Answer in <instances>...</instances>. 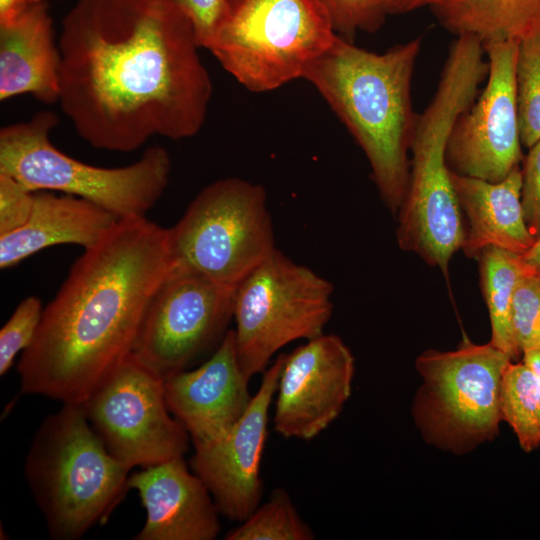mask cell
<instances>
[{"instance_id":"cell-1","label":"cell","mask_w":540,"mask_h":540,"mask_svg":"<svg viewBox=\"0 0 540 540\" xmlns=\"http://www.w3.org/2000/svg\"><path fill=\"white\" fill-rule=\"evenodd\" d=\"M58 46V103L94 148L131 152L204 125L212 82L193 25L173 0H77Z\"/></svg>"},{"instance_id":"cell-2","label":"cell","mask_w":540,"mask_h":540,"mask_svg":"<svg viewBox=\"0 0 540 540\" xmlns=\"http://www.w3.org/2000/svg\"><path fill=\"white\" fill-rule=\"evenodd\" d=\"M173 269L169 228L119 219L74 261L17 365L21 392L82 405L132 354Z\"/></svg>"},{"instance_id":"cell-3","label":"cell","mask_w":540,"mask_h":540,"mask_svg":"<svg viewBox=\"0 0 540 540\" xmlns=\"http://www.w3.org/2000/svg\"><path fill=\"white\" fill-rule=\"evenodd\" d=\"M421 38L383 53L337 35L304 73L364 152L381 199L393 215L409 182V152L418 115L411 83Z\"/></svg>"},{"instance_id":"cell-4","label":"cell","mask_w":540,"mask_h":540,"mask_svg":"<svg viewBox=\"0 0 540 540\" xmlns=\"http://www.w3.org/2000/svg\"><path fill=\"white\" fill-rule=\"evenodd\" d=\"M484 55L483 43L472 35H458L451 43L434 96L417 117L408 187L397 213L398 246L447 278L450 259L464 242L465 223L446 146L456 119L475 101L488 76Z\"/></svg>"},{"instance_id":"cell-5","label":"cell","mask_w":540,"mask_h":540,"mask_svg":"<svg viewBox=\"0 0 540 540\" xmlns=\"http://www.w3.org/2000/svg\"><path fill=\"white\" fill-rule=\"evenodd\" d=\"M130 470L107 450L76 404H63L44 419L24 465L49 535L57 540H77L106 521L129 488Z\"/></svg>"},{"instance_id":"cell-6","label":"cell","mask_w":540,"mask_h":540,"mask_svg":"<svg viewBox=\"0 0 540 540\" xmlns=\"http://www.w3.org/2000/svg\"><path fill=\"white\" fill-rule=\"evenodd\" d=\"M51 111L0 130V173L32 192L52 191L86 199L119 219L146 217L166 190L170 155L164 147H148L122 167L90 165L57 149L49 134L57 125Z\"/></svg>"},{"instance_id":"cell-7","label":"cell","mask_w":540,"mask_h":540,"mask_svg":"<svg viewBox=\"0 0 540 540\" xmlns=\"http://www.w3.org/2000/svg\"><path fill=\"white\" fill-rule=\"evenodd\" d=\"M318 0H226L206 49L250 92L302 78L336 36Z\"/></svg>"},{"instance_id":"cell-8","label":"cell","mask_w":540,"mask_h":540,"mask_svg":"<svg viewBox=\"0 0 540 540\" xmlns=\"http://www.w3.org/2000/svg\"><path fill=\"white\" fill-rule=\"evenodd\" d=\"M511 361L490 342L468 338L456 350L421 353L415 366L423 382L412 414L424 440L457 455L493 440L502 422V377Z\"/></svg>"},{"instance_id":"cell-9","label":"cell","mask_w":540,"mask_h":540,"mask_svg":"<svg viewBox=\"0 0 540 540\" xmlns=\"http://www.w3.org/2000/svg\"><path fill=\"white\" fill-rule=\"evenodd\" d=\"M172 270L236 286L277 248L266 192L227 177L204 187L169 228Z\"/></svg>"},{"instance_id":"cell-10","label":"cell","mask_w":540,"mask_h":540,"mask_svg":"<svg viewBox=\"0 0 540 540\" xmlns=\"http://www.w3.org/2000/svg\"><path fill=\"white\" fill-rule=\"evenodd\" d=\"M333 285L276 249L235 288L234 342L239 365L250 380L296 340L324 333L331 318Z\"/></svg>"},{"instance_id":"cell-11","label":"cell","mask_w":540,"mask_h":540,"mask_svg":"<svg viewBox=\"0 0 540 540\" xmlns=\"http://www.w3.org/2000/svg\"><path fill=\"white\" fill-rule=\"evenodd\" d=\"M81 406L107 450L131 469L188 449L190 436L168 408L164 379L133 354Z\"/></svg>"},{"instance_id":"cell-12","label":"cell","mask_w":540,"mask_h":540,"mask_svg":"<svg viewBox=\"0 0 540 540\" xmlns=\"http://www.w3.org/2000/svg\"><path fill=\"white\" fill-rule=\"evenodd\" d=\"M235 288L172 270L153 297L132 354L163 379L218 346L233 319Z\"/></svg>"},{"instance_id":"cell-13","label":"cell","mask_w":540,"mask_h":540,"mask_svg":"<svg viewBox=\"0 0 540 540\" xmlns=\"http://www.w3.org/2000/svg\"><path fill=\"white\" fill-rule=\"evenodd\" d=\"M517 40L483 43L487 83L456 119L446 146L449 169L459 175L500 182L522 164L516 99Z\"/></svg>"},{"instance_id":"cell-14","label":"cell","mask_w":540,"mask_h":540,"mask_svg":"<svg viewBox=\"0 0 540 540\" xmlns=\"http://www.w3.org/2000/svg\"><path fill=\"white\" fill-rule=\"evenodd\" d=\"M355 359L334 334L315 337L285 355L276 391L274 430L309 441L341 414L352 392Z\"/></svg>"},{"instance_id":"cell-15","label":"cell","mask_w":540,"mask_h":540,"mask_svg":"<svg viewBox=\"0 0 540 540\" xmlns=\"http://www.w3.org/2000/svg\"><path fill=\"white\" fill-rule=\"evenodd\" d=\"M285 354L262 374L251 402L233 427L219 440L194 446L190 467L207 486L220 514L243 522L260 505V476L267 438L269 409L276 395Z\"/></svg>"},{"instance_id":"cell-16","label":"cell","mask_w":540,"mask_h":540,"mask_svg":"<svg viewBox=\"0 0 540 540\" xmlns=\"http://www.w3.org/2000/svg\"><path fill=\"white\" fill-rule=\"evenodd\" d=\"M248 383L229 329L201 366L166 377L164 393L193 445H206L222 438L244 414L252 399Z\"/></svg>"},{"instance_id":"cell-17","label":"cell","mask_w":540,"mask_h":540,"mask_svg":"<svg viewBox=\"0 0 540 540\" xmlns=\"http://www.w3.org/2000/svg\"><path fill=\"white\" fill-rule=\"evenodd\" d=\"M146 511L136 540H214L218 507L200 477L182 457L142 468L128 478Z\"/></svg>"},{"instance_id":"cell-18","label":"cell","mask_w":540,"mask_h":540,"mask_svg":"<svg viewBox=\"0 0 540 540\" xmlns=\"http://www.w3.org/2000/svg\"><path fill=\"white\" fill-rule=\"evenodd\" d=\"M108 210L77 196L34 192L27 222L0 236V267L6 269L42 249L74 244L84 249L96 245L118 222Z\"/></svg>"},{"instance_id":"cell-19","label":"cell","mask_w":540,"mask_h":540,"mask_svg":"<svg viewBox=\"0 0 540 540\" xmlns=\"http://www.w3.org/2000/svg\"><path fill=\"white\" fill-rule=\"evenodd\" d=\"M462 215L466 220L464 254L476 259L487 247H498L518 255L534 243L522 207L521 167L500 182L467 177L450 170Z\"/></svg>"},{"instance_id":"cell-20","label":"cell","mask_w":540,"mask_h":540,"mask_svg":"<svg viewBox=\"0 0 540 540\" xmlns=\"http://www.w3.org/2000/svg\"><path fill=\"white\" fill-rule=\"evenodd\" d=\"M60 51L48 5L42 0L11 23L0 25V100L31 94L58 102Z\"/></svg>"},{"instance_id":"cell-21","label":"cell","mask_w":540,"mask_h":540,"mask_svg":"<svg viewBox=\"0 0 540 540\" xmlns=\"http://www.w3.org/2000/svg\"><path fill=\"white\" fill-rule=\"evenodd\" d=\"M431 9L446 30L482 43L540 33V0H439Z\"/></svg>"},{"instance_id":"cell-22","label":"cell","mask_w":540,"mask_h":540,"mask_svg":"<svg viewBox=\"0 0 540 540\" xmlns=\"http://www.w3.org/2000/svg\"><path fill=\"white\" fill-rule=\"evenodd\" d=\"M476 260L491 323L490 343L508 354L512 361H519L522 354L513 332L512 303L517 284L528 269L520 255L498 247L485 248Z\"/></svg>"},{"instance_id":"cell-23","label":"cell","mask_w":540,"mask_h":540,"mask_svg":"<svg viewBox=\"0 0 540 540\" xmlns=\"http://www.w3.org/2000/svg\"><path fill=\"white\" fill-rule=\"evenodd\" d=\"M502 421L514 432L520 448L530 453L540 447V406L536 379L521 359L506 366L500 390Z\"/></svg>"},{"instance_id":"cell-24","label":"cell","mask_w":540,"mask_h":540,"mask_svg":"<svg viewBox=\"0 0 540 540\" xmlns=\"http://www.w3.org/2000/svg\"><path fill=\"white\" fill-rule=\"evenodd\" d=\"M315 535L301 518L289 494L276 488L241 524L225 535L227 540H312Z\"/></svg>"},{"instance_id":"cell-25","label":"cell","mask_w":540,"mask_h":540,"mask_svg":"<svg viewBox=\"0 0 540 540\" xmlns=\"http://www.w3.org/2000/svg\"><path fill=\"white\" fill-rule=\"evenodd\" d=\"M516 99L522 146L540 140V33L518 42Z\"/></svg>"},{"instance_id":"cell-26","label":"cell","mask_w":540,"mask_h":540,"mask_svg":"<svg viewBox=\"0 0 540 540\" xmlns=\"http://www.w3.org/2000/svg\"><path fill=\"white\" fill-rule=\"evenodd\" d=\"M331 18L336 33L350 41L358 32L374 33L390 12V0H318Z\"/></svg>"},{"instance_id":"cell-27","label":"cell","mask_w":540,"mask_h":540,"mask_svg":"<svg viewBox=\"0 0 540 540\" xmlns=\"http://www.w3.org/2000/svg\"><path fill=\"white\" fill-rule=\"evenodd\" d=\"M512 326L522 355L540 350V274L527 270L519 280L512 303Z\"/></svg>"},{"instance_id":"cell-28","label":"cell","mask_w":540,"mask_h":540,"mask_svg":"<svg viewBox=\"0 0 540 540\" xmlns=\"http://www.w3.org/2000/svg\"><path fill=\"white\" fill-rule=\"evenodd\" d=\"M43 306L34 295L24 298L0 330V374L11 368L16 355L33 341L39 327Z\"/></svg>"},{"instance_id":"cell-29","label":"cell","mask_w":540,"mask_h":540,"mask_svg":"<svg viewBox=\"0 0 540 540\" xmlns=\"http://www.w3.org/2000/svg\"><path fill=\"white\" fill-rule=\"evenodd\" d=\"M34 192L0 173V236L23 226L32 211Z\"/></svg>"},{"instance_id":"cell-30","label":"cell","mask_w":540,"mask_h":540,"mask_svg":"<svg viewBox=\"0 0 540 540\" xmlns=\"http://www.w3.org/2000/svg\"><path fill=\"white\" fill-rule=\"evenodd\" d=\"M521 201L524 217L531 233H540V140L528 148L522 160Z\"/></svg>"},{"instance_id":"cell-31","label":"cell","mask_w":540,"mask_h":540,"mask_svg":"<svg viewBox=\"0 0 540 540\" xmlns=\"http://www.w3.org/2000/svg\"><path fill=\"white\" fill-rule=\"evenodd\" d=\"M191 21L198 43L206 48L226 8V0H173Z\"/></svg>"},{"instance_id":"cell-32","label":"cell","mask_w":540,"mask_h":540,"mask_svg":"<svg viewBox=\"0 0 540 540\" xmlns=\"http://www.w3.org/2000/svg\"><path fill=\"white\" fill-rule=\"evenodd\" d=\"M42 0H0V25L16 20Z\"/></svg>"},{"instance_id":"cell-33","label":"cell","mask_w":540,"mask_h":540,"mask_svg":"<svg viewBox=\"0 0 540 540\" xmlns=\"http://www.w3.org/2000/svg\"><path fill=\"white\" fill-rule=\"evenodd\" d=\"M439 0H390L391 14H404L423 7H432Z\"/></svg>"},{"instance_id":"cell-34","label":"cell","mask_w":540,"mask_h":540,"mask_svg":"<svg viewBox=\"0 0 540 540\" xmlns=\"http://www.w3.org/2000/svg\"><path fill=\"white\" fill-rule=\"evenodd\" d=\"M520 259L529 271L540 274V233L536 236L532 246L520 255Z\"/></svg>"},{"instance_id":"cell-35","label":"cell","mask_w":540,"mask_h":540,"mask_svg":"<svg viewBox=\"0 0 540 540\" xmlns=\"http://www.w3.org/2000/svg\"><path fill=\"white\" fill-rule=\"evenodd\" d=\"M521 359L531 368L534 373L540 406V350L526 351L523 353Z\"/></svg>"}]
</instances>
